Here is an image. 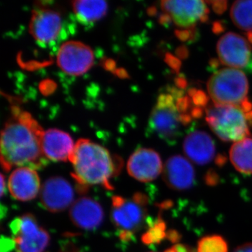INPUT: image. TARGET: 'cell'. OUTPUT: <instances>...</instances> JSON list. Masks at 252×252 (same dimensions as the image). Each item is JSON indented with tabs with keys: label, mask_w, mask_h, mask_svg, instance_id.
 <instances>
[{
	"label": "cell",
	"mask_w": 252,
	"mask_h": 252,
	"mask_svg": "<svg viewBox=\"0 0 252 252\" xmlns=\"http://www.w3.org/2000/svg\"><path fill=\"white\" fill-rule=\"evenodd\" d=\"M197 252H228V245L220 235H207L199 240Z\"/></svg>",
	"instance_id": "23"
},
{
	"label": "cell",
	"mask_w": 252,
	"mask_h": 252,
	"mask_svg": "<svg viewBox=\"0 0 252 252\" xmlns=\"http://www.w3.org/2000/svg\"><path fill=\"white\" fill-rule=\"evenodd\" d=\"M129 175L142 182H152L162 170L160 156L152 149L140 148L129 158L127 164Z\"/></svg>",
	"instance_id": "13"
},
{
	"label": "cell",
	"mask_w": 252,
	"mask_h": 252,
	"mask_svg": "<svg viewBox=\"0 0 252 252\" xmlns=\"http://www.w3.org/2000/svg\"><path fill=\"white\" fill-rule=\"evenodd\" d=\"M160 8L175 26L183 29L195 27L205 21L209 13L208 6L203 1L168 0L160 2Z\"/></svg>",
	"instance_id": "10"
},
{
	"label": "cell",
	"mask_w": 252,
	"mask_h": 252,
	"mask_svg": "<svg viewBox=\"0 0 252 252\" xmlns=\"http://www.w3.org/2000/svg\"><path fill=\"white\" fill-rule=\"evenodd\" d=\"M207 92L216 105L243 106L248 103L249 82L243 71L219 69L207 82Z\"/></svg>",
	"instance_id": "5"
},
{
	"label": "cell",
	"mask_w": 252,
	"mask_h": 252,
	"mask_svg": "<svg viewBox=\"0 0 252 252\" xmlns=\"http://www.w3.org/2000/svg\"><path fill=\"white\" fill-rule=\"evenodd\" d=\"M230 160L238 172L252 175V138L235 142L230 149Z\"/></svg>",
	"instance_id": "20"
},
{
	"label": "cell",
	"mask_w": 252,
	"mask_h": 252,
	"mask_svg": "<svg viewBox=\"0 0 252 252\" xmlns=\"http://www.w3.org/2000/svg\"><path fill=\"white\" fill-rule=\"evenodd\" d=\"M44 130L29 112L12 109L1 130V165L5 172L14 167L39 170L47 165L41 146Z\"/></svg>",
	"instance_id": "1"
},
{
	"label": "cell",
	"mask_w": 252,
	"mask_h": 252,
	"mask_svg": "<svg viewBox=\"0 0 252 252\" xmlns=\"http://www.w3.org/2000/svg\"><path fill=\"white\" fill-rule=\"evenodd\" d=\"M205 181L207 185H217L219 183V176L214 170H209L205 175Z\"/></svg>",
	"instance_id": "24"
},
{
	"label": "cell",
	"mask_w": 252,
	"mask_h": 252,
	"mask_svg": "<svg viewBox=\"0 0 252 252\" xmlns=\"http://www.w3.org/2000/svg\"><path fill=\"white\" fill-rule=\"evenodd\" d=\"M62 18L59 11L50 8L33 10L29 23V32L41 44H48L59 37L62 30Z\"/></svg>",
	"instance_id": "11"
},
{
	"label": "cell",
	"mask_w": 252,
	"mask_h": 252,
	"mask_svg": "<svg viewBox=\"0 0 252 252\" xmlns=\"http://www.w3.org/2000/svg\"><path fill=\"white\" fill-rule=\"evenodd\" d=\"M165 252H193L191 249L185 245L182 244H177L175 246L172 247L171 248L167 249Z\"/></svg>",
	"instance_id": "26"
},
{
	"label": "cell",
	"mask_w": 252,
	"mask_h": 252,
	"mask_svg": "<svg viewBox=\"0 0 252 252\" xmlns=\"http://www.w3.org/2000/svg\"><path fill=\"white\" fill-rule=\"evenodd\" d=\"M41 146L48 160L66 162L69 161L75 144L67 132L59 129H49L43 134Z\"/></svg>",
	"instance_id": "17"
},
{
	"label": "cell",
	"mask_w": 252,
	"mask_h": 252,
	"mask_svg": "<svg viewBox=\"0 0 252 252\" xmlns=\"http://www.w3.org/2000/svg\"><path fill=\"white\" fill-rule=\"evenodd\" d=\"M182 235L180 232L176 230H169L167 232V239L172 243H177L180 241Z\"/></svg>",
	"instance_id": "25"
},
{
	"label": "cell",
	"mask_w": 252,
	"mask_h": 252,
	"mask_svg": "<svg viewBox=\"0 0 252 252\" xmlns=\"http://www.w3.org/2000/svg\"><path fill=\"white\" fill-rule=\"evenodd\" d=\"M230 17L237 28L252 32V1H236L230 9Z\"/></svg>",
	"instance_id": "21"
},
{
	"label": "cell",
	"mask_w": 252,
	"mask_h": 252,
	"mask_svg": "<svg viewBox=\"0 0 252 252\" xmlns=\"http://www.w3.org/2000/svg\"><path fill=\"white\" fill-rule=\"evenodd\" d=\"M233 252H252V243H245L239 246Z\"/></svg>",
	"instance_id": "27"
},
{
	"label": "cell",
	"mask_w": 252,
	"mask_h": 252,
	"mask_svg": "<svg viewBox=\"0 0 252 252\" xmlns=\"http://www.w3.org/2000/svg\"><path fill=\"white\" fill-rule=\"evenodd\" d=\"M184 152L191 161L203 165L213 160L216 147L211 136L201 130H195L186 136Z\"/></svg>",
	"instance_id": "18"
},
{
	"label": "cell",
	"mask_w": 252,
	"mask_h": 252,
	"mask_svg": "<svg viewBox=\"0 0 252 252\" xmlns=\"http://www.w3.org/2000/svg\"><path fill=\"white\" fill-rule=\"evenodd\" d=\"M74 14L83 24H91L102 19L107 14L108 4L100 0H78L72 2Z\"/></svg>",
	"instance_id": "19"
},
{
	"label": "cell",
	"mask_w": 252,
	"mask_h": 252,
	"mask_svg": "<svg viewBox=\"0 0 252 252\" xmlns=\"http://www.w3.org/2000/svg\"><path fill=\"white\" fill-rule=\"evenodd\" d=\"M69 162L74 167L72 177L83 190L91 185L112 190L109 181L123 167L120 158L113 157L107 149L87 139L77 141Z\"/></svg>",
	"instance_id": "2"
},
{
	"label": "cell",
	"mask_w": 252,
	"mask_h": 252,
	"mask_svg": "<svg viewBox=\"0 0 252 252\" xmlns=\"http://www.w3.org/2000/svg\"><path fill=\"white\" fill-rule=\"evenodd\" d=\"M148 225L149 229L142 237V241L145 245L159 244L167 238L166 224L161 217L154 220L149 219Z\"/></svg>",
	"instance_id": "22"
},
{
	"label": "cell",
	"mask_w": 252,
	"mask_h": 252,
	"mask_svg": "<svg viewBox=\"0 0 252 252\" xmlns=\"http://www.w3.org/2000/svg\"><path fill=\"white\" fill-rule=\"evenodd\" d=\"M94 63V51L81 41H66L58 51V65L69 75L85 74L93 67Z\"/></svg>",
	"instance_id": "9"
},
{
	"label": "cell",
	"mask_w": 252,
	"mask_h": 252,
	"mask_svg": "<svg viewBox=\"0 0 252 252\" xmlns=\"http://www.w3.org/2000/svg\"><path fill=\"white\" fill-rule=\"evenodd\" d=\"M148 199L144 194L137 193L127 200L121 196L112 198V220L119 231V238L123 242H129L134 233L144 225H148L147 205Z\"/></svg>",
	"instance_id": "6"
},
{
	"label": "cell",
	"mask_w": 252,
	"mask_h": 252,
	"mask_svg": "<svg viewBox=\"0 0 252 252\" xmlns=\"http://www.w3.org/2000/svg\"><path fill=\"white\" fill-rule=\"evenodd\" d=\"M10 228L17 252H44L49 245V233L31 214L15 219Z\"/></svg>",
	"instance_id": "7"
},
{
	"label": "cell",
	"mask_w": 252,
	"mask_h": 252,
	"mask_svg": "<svg viewBox=\"0 0 252 252\" xmlns=\"http://www.w3.org/2000/svg\"><path fill=\"white\" fill-rule=\"evenodd\" d=\"M163 180L173 190H188L195 183V170L187 158L180 155L173 156L165 162Z\"/></svg>",
	"instance_id": "14"
},
{
	"label": "cell",
	"mask_w": 252,
	"mask_h": 252,
	"mask_svg": "<svg viewBox=\"0 0 252 252\" xmlns=\"http://www.w3.org/2000/svg\"><path fill=\"white\" fill-rule=\"evenodd\" d=\"M252 106L213 105L206 109V121L212 132L224 142H238L250 136Z\"/></svg>",
	"instance_id": "4"
},
{
	"label": "cell",
	"mask_w": 252,
	"mask_h": 252,
	"mask_svg": "<svg viewBox=\"0 0 252 252\" xmlns=\"http://www.w3.org/2000/svg\"><path fill=\"white\" fill-rule=\"evenodd\" d=\"M190 101L182 89L167 87L158 96L149 117V130L167 144H175L191 122L192 115L196 117L201 113L198 109L190 111Z\"/></svg>",
	"instance_id": "3"
},
{
	"label": "cell",
	"mask_w": 252,
	"mask_h": 252,
	"mask_svg": "<svg viewBox=\"0 0 252 252\" xmlns=\"http://www.w3.org/2000/svg\"><path fill=\"white\" fill-rule=\"evenodd\" d=\"M74 190L65 179L53 177L44 182L41 188L40 200L42 206L49 212L64 211L74 202Z\"/></svg>",
	"instance_id": "12"
},
{
	"label": "cell",
	"mask_w": 252,
	"mask_h": 252,
	"mask_svg": "<svg viewBox=\"0 0 252 252\" xmlns=\"http://www.w3.org/2000/svg\"><path fill=\"white\" fill-rule=\"evenodd\" d=\"M6 190V185H5L4 176L1 175V196L3 197Z\"/></svg>",
	"instance_id": "28"
},
{
	"label": "cell",
	"mask_w": 252,
	"mask_h": 252,
	"mask_svg": "<svg viewBox=\"0 0 252 252\" xmlns=\"http://www.w3.org/2000/svg\"><path fill=\"white\" fill-rule=\"evenodd\" d=\"M244 36L228 32L220 38L217 46L220 62L227 67L252 72V45Z\"/></svg>",
	"instance_id": "8"
},
{
	"label": "cell",
	"mask_w": 252,
	"mask_h": 252,
	"mask_svg": "<svg viewBox=\"0 0 252 252\" xmlns=\"http://www.w3.org/2000/svg\"><path fill=\"white\" fill-rule=\"evenodd\" d=\"M8 187L13 198L21 202L30 201L37 196L40 180L35 170L18 167L10 175Z\"/></svg>",
	"instance_id": "16"
},
{
	"label": "cell",
	"mask_w": 252,
	"mask_h": 252,
	"mask_svg": "<svg viewBox=\"0 0 252 252\" xmlns=\"http://www.w3.org/2000/svg\"><path fill=\"white\" fill-rule=\"evenodd\" d=\"M104 216L100 204L89 197L78 199L69 210V217L72 223L82 230H95L102 224Z\"/></svg>",
	"instance_id": "15"
}]
</instances>
